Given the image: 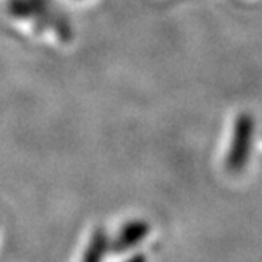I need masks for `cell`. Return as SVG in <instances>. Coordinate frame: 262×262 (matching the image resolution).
<instances>
[{"mask_svg": "<svg viewBox=\"0 0 262 262\" xmlns=\"http://www.w3.org/2000/svg\"><path fill=\"white\" fill-rule=\"evenodd\" d=\"M7 10L16 19L33 21L36 29H43L54 19L48 0H8Z\"/></svg>", "mask_w": 262, "mask_h": 262, "instance_id": "cell-1", "label": "cell"}]
</instances>
